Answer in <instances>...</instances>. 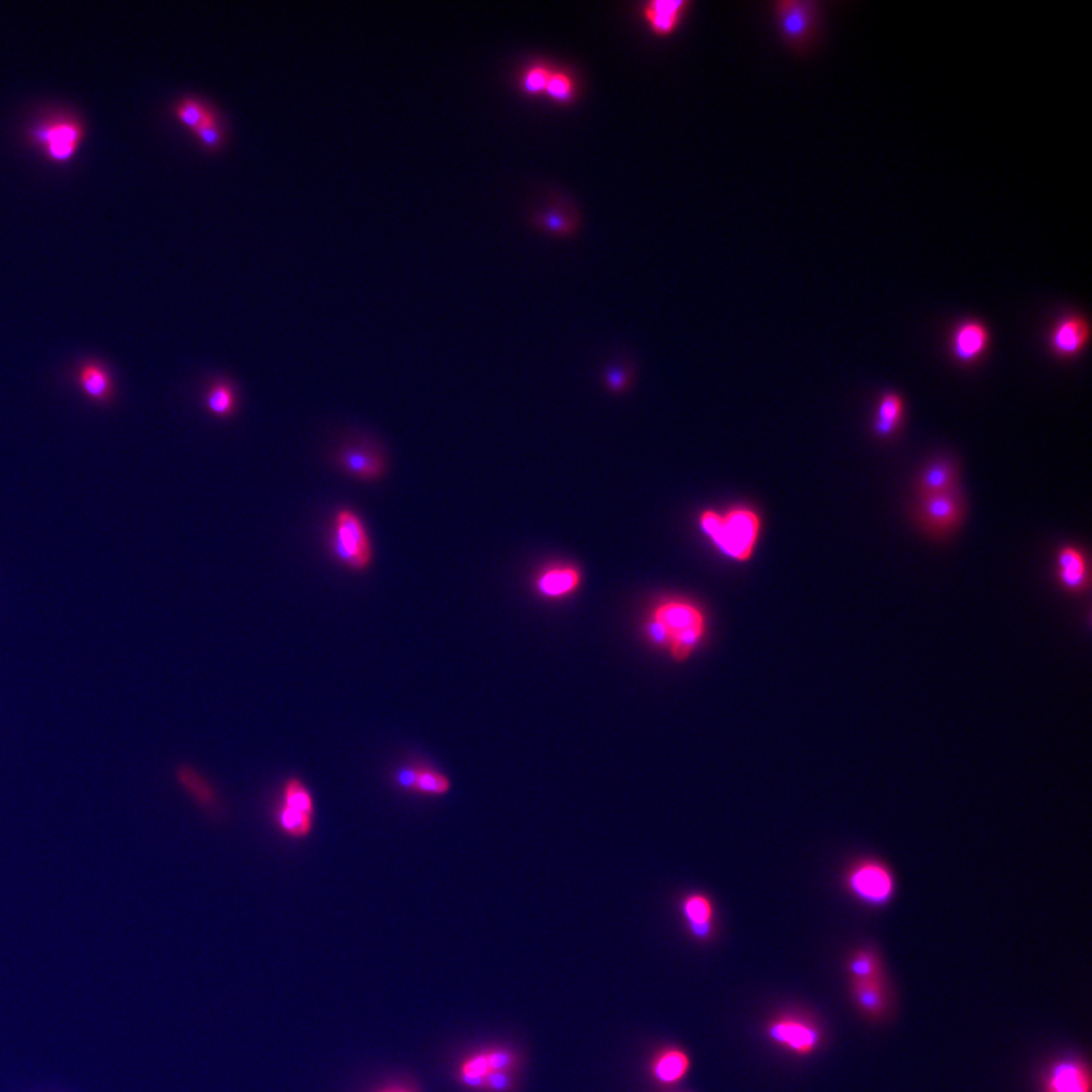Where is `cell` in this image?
<instances>
[{"mask_svg":"<svg viewBox=\"0 0 1092 1092\" xmlns=\"http://www.w3.org/2000/svg\"><path fill=\"white\" fill-rule=\"evenodd\" d=\"M844 886L851 897L871 907H883L895 897L897 878L878 859H860L844 874Z\"/></svg>","mask_w":1092,"mask_h":1092,"instance_id":"obj_6","label":"cell"},{"mask_svg":"<svg viewBox=\"0 0 1092 1092\" xmlns=\"http://www.w3.org/2000/svg\"><path fill=\"white\" fill-rule=\"evenodd\" d=\"M203 406L211 416L217 419H230L234 416L239 406V396L234 382L225 378L211 382L207 394L203 396Z\"/></svg>","mask_w":1092,"mask_h":1092,"instance_id":"obj_22","label":"cell"},{"mask_svg":"<svg viewBox=\"0 0 1092 1092\" xmlns=\"http://www.w3.org/2000/svg\"><path fill=\"white\" fill-rule=\"evenodd\" d=\"M706 633V618L696 604L667 600L654 608L648 635L657 645H666L677 662H684L701 644Z\"/></svg>","mask_w":1092,"mask_h":1092,"instance_id":"obj_1","label":"cell"},{"mask_svg":"<svg viewBox=\"0 0 1092 1092\" xmlns=\"http://www.w3.org/2000/svg\"><path fill=\"white\" fill-rule=\"evenodd\" d=\"M687 2L683 0H655L645 5L644 19L657 36H669L676 31Z\"/></svg>","mask_w":1092,"mask_h":1092,"instance_id":"obj_19","label":"cell"},{"mask_svg":"<svg viewBox=\"0 0 1092 1092\" xmlns=\"http://www.w3.org/2000/svg\"><path fill=\"white\" fill-rule=\"evenodd\" d=\"M193 132L205 146L217 147L222 144L225 132H223L220 115L217 114L215 108H210V112L203 115V119L193 127Z\"/></svg>","mask_w":1092,"mask_h":1092,"instance_id":"obj_28","label":"cell"},{"mask_svg":"<svg viewBox=\"0 0 1092 1092\" xmlns=\"http://www.w3.org/2000/svg\"><path fill=\"white\" fill-rule=\"evenodd\" d=\"M961 498L953 490L935 495H924L920 505V517L927 530L944 534L956 529L962 519Z\"/></svg>","mask_w":1092,"mask_h":1092,"instance_id":"obj_13","label":"cell"},{"mask_svg":"<svg viewBox=\"0 0 1092 1092\" xmlns=\"http://www.w3.org/2000/svg\"><path fill=\"white\" fill-rule=\"evenodd\" d=\"M767 1037L780 1049L799 1057L812 1056L824 1042L819 1025L800 1013H782L768 1021Z\"/></svg>","mask_w":1092,"mask_h":1092,"instance_id":"obj_8","label":"cell"},{"mask_svg":"<svg viewBox=\"0 0 1092 1092\" xmlns=\"http://www.w3.org/2000/svg\"><path fill=\"white\" fill-rule=\"evenodd\" d=\"M544 223L545 227L548 228V230L556 231V232H563V231L571 230L568 218H564L561 215H556V213L545 215Z\"/></svg>","mask_w":1092,"mask_h":1092,"instance_id":"obj_32","label":"cell"},{"mask_svg":"<svg viewBox=\"0 0 1092 1092\" xmlns=\"http://www.w3.org/2000/svg\"><path fill=\"white\" fill-rule=\"evenodd\" d=\"M699 525L719 551L733 561H747L759 541L762 520L755 510L738 507L726 515L706 510L699 516Z\"/></svg>","mask_w":1092,"mask_h":1092,"instance_id":"obj_2","label":"cell"},{"mask_svg":"<svg viewBox=\"0 0 1092 1092\" xmlns=\"http://www.w3.org/2000/svg\"><path fill=\"white\" fill-rule=\"evenodd\" d=\"M316 799L311 787L296 775L281 783L272 811V819L284 838L304 841L310 838L316 826Z\"/></svg>","mask_w":1092,"mask_h":1092,"instance_id":"obj_4","label":"cell"},{"mask_svg":"<svg viewBox=\"0 0 1092 1092\" xmlns=\"http://www.w3.org/2000/svg\"><path fill=\"white\" fill-rule=\"evenodd\" d=\"M179 785L184 787V791L190 795L191 799L198 802L199 806L203 807L205 811L216 809L218 804V795L215 791V787L211 786L208 780L203 779V775L199 774L198 770L190 767L179 768L178 774H176Z\"/></svg>","mask_w":1092,"mask_h":1092,"instance_id":"obj_25","label":"cell"},{"mask_svg":"<svg viewBox=\"0 0 1092 1092\" xmlns=\"http://www.w3.org/2000/svg\"><path fill=\"white\" fill-rule=\"evenodd\" d=\"M337 468L354 480L375 483L387 472L384 454L367 441L346 443L334 456Z\"/></svg>","mask_w":1092,"mask_h":1092,"instance_id":"obj_9","label":"cell"},{"mask_svg":"<svg viewBox=\"0 0 1092 1092\" xmlns=\"http://www.w3.org/2000/svg\"><path fill=\"white\" fill-rule=\"evenodd\" d=\"M581 576L573 566H556L549 568L537 578V591L548 598L573 593L580 586Z\"/></svg>","mask_w":1092,"mask_h":1092,"instance_id":"obj_23","label":"cell"},{"mask_svg":"<svg viewBox=\"0 0 1092 1092\" xmlns=\"http://www.w3.org/2000/svg\"><path fill=\"white\" fill-rule=\"evenodd\" d=\"M78 384L82 394L96 402L110 401L114 392L112 374L100 363H83L78 370Z\"/></svg>","mask_w":1092,"mask_h":1092,"instance_id":"obj_21","label":"cell"},{"mask_svg":"<svg viewBox=\"0 0 1092 1092\" xmlns=\"http://www.w3.org/2000/svg\"><path fill=\"white\" fill-rule=\"evenodd\" d=\"M848 991L854 1008L866 1020L883 1021L892 1008L888 976L868 979H848Z\"/></svg>","mask_w":1092,"mask_h":1092,"instance_id":"obj_11","label":"cell"},{"mask_svg":"<svg viewBox=\"0 0 1092 1092\" xmlns=\"http://www.w3.org/2000/svg\"><path fill=\"white\" fill-rule=\"evenodd\" d=\"M378 1092H414L413 1089L409 1088L406 1085H389L385 1088L380 1089Z\"/></svg>","mask_w":1092,"mask_h":1092,"instance_id":"obj_33","label":"cell"},{"mask_svg":"<svg viewBox=\"0 0 1092 1092\" xmlns=\"http://www.w3.org/2000/svg\"><path fill=\"white\" fill-rule=\"evenodd\" d=\"M1091 1070L1081 1057H1064L1045 1071L1042 1092H1091Z\"/></svg>","mask_w":1092,"mask_h":1092,"instance_id":"obj_14","label":"cell"},{"mask_svg":"<svg viewBox=\"0 0 1092 1092\" xmlns=\"http://www.w3.org/2000/svg\"><path fill=\"white\" fill-rule=\"evenodd\" d=\"M551 73V70L548 67H544V66H536V67L530 68L529 72L525 73L524 81H522L525 92L530 93V95H537V93L545 92Z\"/></svg>","mask_w":1092,"mask_h":1092,"instance_id":"obj_31","label":"cell"},{"mask_svg":"<svg viewBox=\"0 0 1092 1092\" xmlns=\"http://www.w3.org/2000/svg\"><path fill=\"white\" fill-rule=\"evenodd\" d=\"M1057 578L1070 592H1081L1088 586V564L1084 554L1072 546H1065L1057 554Z\"/></svg>","mask_w":1092,"mask_h":1092,"instance_id":"obj_18","label":"cell"},{"mask_svg":"<svg viewBox=\"0 0 1092 1092\" xmlns=\"http://www.w3.org/2000/svg\"><path fill=\"white\" fill-rule=\"evenodd\" d=\"M210 105L196 97H184L175 107V114L184 125L191 129L203 119V115L210 112Z\"/></svg>","mask_w":1092,"mask_h":1092,"instance_id":"obj_29","label":"cell"},{"mask_svg":"<svg viewBox=\"0 0 1092 1092\" xmlns=\"http://www.w3.org/2000/svg\"><path fill=\"white\" fill-rule=\"evenodd\" d=\"M396 789L404 794L439 799L451 792L453 783L448 775L424 762L404 763L392 775Z\"/></svg>","mask_w":1092,"mask_h":1092,"instance_id":"obj_10","label":"cell"},{"mask_svg":"<svg viewBox=\"0 0 1092 1092\" xmlns=\"http://www.w3.org/2000/svg\"><path fill=\"white\" fill-rule=\"evenodd\" d=\"M545 93L557 102H569L576 95V85L571 76L563 72H552Z\"/></svg>","mask_w":1092,"mask_h":1092,"instance_id":"obj_30","label":"cell"},{"mask_svg":"<svg viewBox=\"0 0 1092 1092\" xmlns=\"http://www.w3.org/2000/svg\"><path fill=\"white\" fill-rule=\"evenodd\" d=\"M1089 336L1088 319L1084 314H1067L1050 331V348L1057 357H1074L1088 345Z\"/></svg>","mask_w":1092,"mask_h":1092,"instance_id":"obj_15","label":"cell"},{"mask_svg":"<svg viewBox=\"0 0 1092 1092\" xmlns=\"http://www.w3.org/2000/svg\"><path fill=\"white\" fill-rule=\"evenodd\" d=\"M989 331L985 323L968 319L954 328L951 334V352L962 363H973L988 350Z\"/></svg>","mask_w":1092,"mask_h":1092,"instance_id":"obj_16","label":"cell"},{"mask_svg":"<svg viewBox=\"0 0 1092 1092\" xmlns=\"http://www.w3.org/2000/svg\"><path fill=\"white\" fill-rule=\"evenodd\" d=\"M848 979H868L888 976L885 962L873 947H859L851 951L845 962Z\"/></svg>","mask_w":1092,"mask_h":1092,"instance_id":"obj_24","label":"cell"},{"mask_svg":"<svg viewBox=\"0 0 1092 1092\" xmlns=\"http://www.w3.org/2000/svg\"><path fill=\"white\" fill-rule=\"evenodd\" d=\"M683 915L691 934L699 941H708L713 934V905L706 895L692 894L684 898Z\"/></svg>","mask_w":1092,"mask_h":1092,"instance_id":"obj_20","label":"cell"},{"mask_svg":"<svg viewBox=\"0 0 1092 1092\" xmlns=\"http://www.w3.org/2000/svg\"><path fill=\"white\" fill-rule=\"evenodd\" d=\"M905 404L902 397L895 394L885 395L878 404L875 431L880 436H890L898 426L902 424Z\"/></svg>","mask_w":1092,"mask_h":1092,"instance_id":"obj_27","label":"cell"},{"mask_svg":"<svg viewBox=\"0 0 1092 1092\" xmlns=\"http://www.w3.org/2000/svg\"><path fill=\"white\" fill-rule=\"evenodd\" d=\"M956 483V471L947 461H937L922 472L920 490L924 495L950 492Z\"/></svg>","mask_w":1092,"mask_h":1092,"instance_id":"obj_26","label":"cell"},{"mask_svg":"<svg viewBox=\"0 0 1092 1092\" xmlns=\"http://www.w3.org/2000/svg\"><path fill=\"white\" fill-rule=\"evenodd\" d=\"M692 1069V1059L680 1047H665L655 1053L650 1062V1074L655 1084L674 1086L683 1081Z\"/></svg>","mask_w":1092,"mask_h":1092,"instance_id":"obj_17","label":"cell"},{"mask_svg":"<svg viewBox=\"0 0 1092 1092\" xmlns=\"http://www.w3.org/2000/svg\"><path fill=\"white\" fill-rule=\"evenodd\" d=\"M82 125L73 119L51 120L34 131L37 143L43 147L49 158L67 161L75 156L82 140Z\"/></svg>","mask_w":1092,"mask_h":1092,"instance_id":"obj_12","label":"cell"},{"mask_svg":"<svg viewBox=\"0 0 1092 1092\" xmlns=\"http://www.w3.org/2000/svg\"><path fill=\"white\" fill-rule=\"evenodd\" d=\"M517 1069V1055L510 1049H487L473 1053L458 1065V1081L468 1088L509 1092Z\"/></svg>","mask_w":1092,"mask_h":1092,"instance_id":"obj_5","label":"cell"},{"mask_svg":"<svg viewBox=\"0 0 1092 1092\" xmlns=\"http://www.w3.org/2000/svg\"><path fill=\"white\" fill-rule=\"evenodd\" d=\"M783 41L799 52L811 48L818 37L819 5L811 0H780L774 4Z\"/></svg>","mask_w":1092,"mask_h":1092,"instance_id":"obj_7","label":"cell"},{"mask_svg":"<svg viewBox=\"0 0 1092 1092\" xmlns=\"http://www.w3.org/2000/svg\"><path fill=\"white\" fill-rule=\"evenodd\" d=\"M331 557L351 573H366L374 561V548L363 517L352 509H338L331 520Z\"/></svg>","mask_w":1092,"mask_h":1092,"instance_id":"obj_3","label":"cell"}]
</instances>
